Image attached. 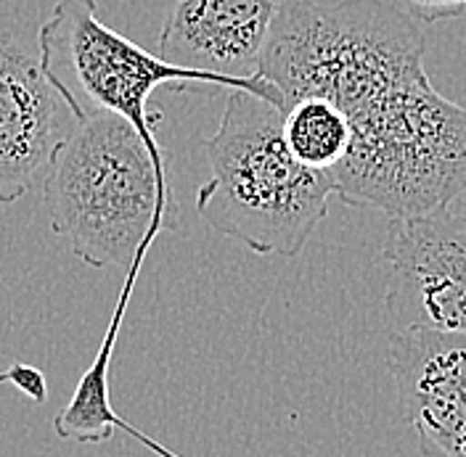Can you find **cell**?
I'll list each match as a JSON object with an SVG mask.
<instances>
[{"instance_id":"cell-1","label":"cell","mask_w":466,"mask_h":457,"mask_svg":"<svg viewBox=\"0 0 466 457\" xmlns=\"http://www.w3.org/2000/svg\"><path fill=\"white\" fill-rule=\"evenodd\" d=\"M56 235L87 267H130L159 233L180 228L162 148L119 114L83 109L58 141L43 177Z\"/></svg>"},{"instance_id":"cell-2","label":"cell","mask_w":466,"mask_h":457,"mask_svg":"<svg viewBox=\"0 0 466 457\" xmlns=\"http://www.w3.org/2000/svg\"><path fill=\"white\" fill-rule=\"evenodd\" d=\"M424 56V32L406 5L291 0L276 11L258 72L284 109L319 95L350 116L387 90L427 80Z\"/></svg>"},{"instance_id":"cell-3","label":"cell","mask_w":466,"mask_h":457,"mask_svg":"<svg viewBox=\"0 0 466 457\" xmlns=\"http://www.w3.org/2000/svg\"><path fill=\"white\" fill-rule=\"evenodd\" d=\"M204 154L212 170L197 194L204 223L262 257H297L326 220L337 188L331 172L294 159L284 138V109L231 90Z\"/></svg>"},{"instance_id":"cell-4","label":"cell","mask_w":466,"mask_h":457,"mask_svg":"<svg viewBox=\"0 0 466 457\" xmlns=\"http://www.w3.org/2000/svg\"><path fill=\"white\" fill-rule=\"evenodd\" d=\"M350 124L348 156L331 172L342 204L408 220L466 194V106L430 77L387 90L352 112Z\"/></svg>"},{"instance_id":"cell-5","label":"cell","mask_w":466,"mask_h":457,"mask_svg":"<svg viewBox=\"0 0 466 457\" xmlns=\"http://www.w3.org/2000/svg\"><path fill=\"white\" fill-rule=\"evenodd\" d=\"M37 45L72 116H80L83 109L119 114L151 148H162L157 141L162 114L148 112V98L159 87L175 93L247 90L284 109L281 93L260 72L252 77H223L175 66L101 22L96 0H58L51 19L40 27Z\"/></svg>"},{"instance_id":"cell-6","label":"cell","mask_w":466,"mask_h":457,"mask_svg":"<svg viewBox=\"0 0 466 457\" xmlns=\"http://www.w3.org/2000/svg\"><path fill=\"white\" fill-rule=\"evenodd\" d=\"M384 310L398 333H466V214L451 206L392 220Z\"/></svg>"},{"instance_id":"cell-7","label":"cell","mask_w":466,"mask_h":457,"mask_svg":"<svg viewBox=\"0 0 466 457\" xmlns=\"http://www.w3.org/2000/svg\"><path fill=\"white\" fill-rule=\"evenodd\" d=\"M387 371L421 457H466V333L392 331Z\"/></svg>"},{"instance_id":"cell-8","label":"cell","mask_w":466,"mask_h":457,"mask_svg":"<svg viewBox=\"0 0 466 457\" xmlns=\"http://www.w3.org/2000/svg\"><path fill=\"white\" fill-rule=\"evenodd\" d=\"M66 101L54 85L40 54L0 35V204H14L46 174L64 133Z\"/></svg>"},{"instance_id":"cell-9","label":"cell","mask_w":466,"mask_h":457,"mask_svg":"<svg viewBox=\"0 0 466 457\" xmlns=\"http://www.w3.org/2000/svg\"><path fill=\"white\" fill-rule=\"evenodd\" d=\"M276 11V0H175L159 32V56L197 72L252 77Z\"/></svg>"},{"instance_id":"cell-10","label":"cell","mask_w":466,"mask_h":457,"mask_svg":"<svg viewBox=\"0 0 466 457\" xmlns=\"http://www.w3.org/2000/svg\"><path fill=\"white\" fill-rule=\"evenodd\" d=\"M284 138L297 162L320 172H334L352 144L350 116L331 101L310 95L284 109Z\"/></svg>"},{"instance_id":"cell-11","label":"cell","mask_w":466,"mask_h":457,"mask_svg":"<svg viewBox=\"0 0 466 457\" xmlns=\"http://www.w3.org/2000/svg\"><path fill=\"white\" fill-rule=\"evenodd\" d=\"M0 383H14L35 404L46 402V397H48V381H46V375L37 371V368H32V365H25V363H14L8 371H0Z\"/></svg>"},{"instance_id":"cell-12","label":"cell","mask_w":466,"mask_h":457,"mask_svg":"<svg viewBox=\"0 0 466 457\" xmlns=\"http://www.w3.org/2000/svg\"><path fill=\"white\" fill-rule=\"evenodd\" d=\"M419 22H442L466 14V0H403Z\"/></svg>"}]
</instances>
